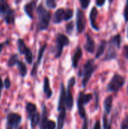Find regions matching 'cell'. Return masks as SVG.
Instances as JSON below:
<instances>
[{
    "instance_id": "obj_1",
    "label": "cell",
    "mask_w": 128,
    "mask_h": 129,
    "mask_svg": "<svg viewBox=\"0 0 128 129\" xmlns=\"http://www.w3.org/2000/svg\"><path fill=\"white\" fill-rule=\"evenodd\" d=\"M97 69V66L95 65L94 60H88L85 64L83 67V69L78 73V76H83L82 79V86L85 88L87 86V84L88 83L90 79L91 78L93 73Z\"/></svg>"
},
{
    "instance_id": "obj_44",
    "label": "cell",
    "mask_w": 128,
    "mask_h": 129,
    "mask_svg": "<svg viewBox=\"0 0 128 129\" xmlns=\"http://www.w3.org/2000/svg\"><path fill=\"white\" fill-rule=\"evenodd\" d=\"M8 42L6 41V42H5V43H1V44H0V53H1V52H2V48H3V46H4L5 45H6Z\"/></svg>"
},
{
    "instance_id": "obj_11",
    "label": "cell",
    "mask_w": 128,
    "mask_h": 129,
    "mask_svg": "<svg viewBox=\"0 0 128 129\" xmlns=\"http://www.w3.org/2000/svg\"><path fill=\"white\" fill-rule=\"evenodd\" d=\"M57 110L59 112L63 111V110H66V89H65L63 83H61V85H60V98H59V101H58Z\"/></svg>"
},
{
    "instance_id": "obj_8",
    "label": "cell",
    "mask_w": 128,
    "mask_h": 129,
    "mask_svg": "<svg viewBox=\"0 0 128 129\" xmlns=\"http://www.w3.org/2000/svg\"><path fill=\"white\" fill-rule=\"evenodd\" d=\"M22 121V117L20 114L11 113L7 116V125L12 127L13 129H19Z\"/></svg>"
},
{
    "instance_id": "obj_9",
    "label": "cell",
    "mask_w": 128,
    "mask_h": 129,
    "mask_svg": "<svg viewBox=\"0 0 128 129\" xmlns=\"http://www.w3.org/2000/svg\"><path fill=\"white\" fill-rule=\"evenodd\" d=\"M86 26V19L84 12L78 8L76 13V27L78 33H82L85 29Z\"/></svg>"
},
{
    "instance_id": "obj_7",
    "label": "cell",
    "mask_w": 128,
    "mask_h": 129,
    "mask_svg": "<svg viewBox=\"0 0 128 129\" xmlns=\"http://www.w3.org/2000/svg\"><path fill=\"white\" fill-rule=\"evenodd\" d=\"M75 84V78L72 77L68 82L67 91L66 93V108L69 110H71L73 107L74 99H73L71 88L74 87Z\"/></svg>"
},
{
    "instance_id": "obj_15",
    "label": "cell",
    "mask_w": 128,
    "mask_h": 129,
    "mask_svg": "<svg viewBox=\"0 0 128 129\" xmlns=\"http://www.w3.org/2000/svg\"><path fill=\"white\" fill-rule=\"evenodd\" d=\"M84 48L89 53H94L95 51V42L89 34H86V42Z\"/></svg>"
},
{
    "instance_id": "obj_17",
    "label": "cell",
    "mask_w": 128,
    "mask_h": 129,
    "mask_svg": "<svg viewBox=\"0 0 128 129\" xmlns=\"http://www.w3.org/2000/svg\"><path fill=\"white\" fill-rule=\"evenodd\" d=\"M82 50L81 48L78 46L77 47L76 50H75V52L73 54V57H72V65L74 68H77L78 67V62L80 60V59L82 57Z\"/></svg>"
},
{
    "instance_id": "obj_14",
    "label": "cell",
    "mask_w": 128,
    "mask_h": 129,
    "mask_svg": "<svg viewBox=\"0 0 128 129\" xmlns=\"http://www.w3.org/2000/svg\"><path fill=\"white\" fill-rule=\"evenodd\" d=\"M116 49L117 48H115V46L109 43V48L107 50L106 56L103 58V60L106 61V60H110L112 59H115L117 57V55H118Z\"/></svg>"
},
{
    "instance_id": "obj_34",
    "label": "cell",
    "mask_w": 128,
    "mask_h": 129,
    "mask_svg": "<svg viewBox=\"0 0 128 129\" xmlns=\"http://www.w3.org/2000/svg\"><path fill=\"white\" fill-rule=\"evenodd\" d=\"M79 2H80L81 6V8L83 9H86L88 7L89 4L91 3V1L90 0H80Z\"/></svg>"
},
{
    "instance_id": "obj_4",
    "label": "cell",
    "mask_w": 128,
    "mask_h": 129,
    "mask_svg": "<svg viewBox=\"0 0 128 129\" xmlns=\"http://www.w3.org/2000/svg\"><path fill=\"white\" fill-rule=\"evenodd\" d=\"M69 45V39L63 33H58L56 36V51L55 58H59L63 53V48Z\"/></svg>"
},
{
    "instance_id": "obj_47",
    "label": "cell",
    "mask_w": 128,
    "mask_h": 129,
    "mask_svg": "<svg viewBox=\"0 0 128 129\" xmlns=\"http://www.w3.org/2000/svg\"><path fill=\"white\" fill-rule=\"evenodd\" d=\"M5 129H13V128H12V127H11L10 125H7V124H6V127H5Z\"/></svg>"
},
{
    "instance_id": "obj_46",
    "label": "cell",
    "mask_w": 128,
    "mask_h": 129,
    "mask_svg": "<svg viewBox=\"0 0 128 129\" xmlns=\"http://www.w3.org/2000/svg\"><path fill=\"white\" fill-rule=\"evenodd\" d=\"M111 125H112V122H110L109 123V125H108V127H107V128L106 129H112Z\"/></svg>"
},
{
    "instance_id": "obj_21",
    "label": "cell",
    "mask_w": 128,
    "mask_h": 129,
    "mask_svg": "<svg viewBox=\"0 0 128 129\" xmlns=\"http://www.w3.org/2000/svg\"><path fill=\"white\" fill-rule=\"evenodd\" d=\"M112 102H113V97L112 95H109L105 99L104 103H103V107H104L106 114L110 113L112 107Z\"/></svg>"
},
{
    "instance_id": "obj_33",
    "label": "cell",
    "mask_w": 128,
    "mask_h": 129,
    "mask_svg": "<svg viewBox=\"0 0 128 129\" xmlns=\"http://www.w3.org/2000/svg\"><path fill=\"white\" fill-rule=\"evenodd\" d=\"M121 129H128V115L126 116L124 119L121 124Z\"/></svg>"
},
{
    "instance_id": "obj_3",
    "label": "cell",
    "mask_w": 128,
    "mask_h": 129,
    "mask_svg": "<svg viewBox=\"0 0 128 129\" xmlns=\"http://www.w3.org/2000/svg\"><path fill=\"white\" fill-rule=\"evenodd\" d=\"M93 98V95L91 94H85L84 91H81L78 94V101H77V106L78 114L81 118L85 119L86 117V111L84 110V106L88 104Z\"/></svg>"
},
{
    "instance_id": "obj_41",
    "label": "cell",
    "mask_w": 128,
    "mask_h": 129,
    "mask_svg": "<svg viewBox=\"0 0 128 129\" xmlns=\"http://www.w3.org/2000/svg\"><path fill=\"white\" fill-rule=\"evenodd\" d=\"M93 129H101V125H100V121L97 120L96 121L94 125V128Z\"/></svg>"
},
{
    "instance_id": "obj_12",
    "label": "cell",
    "mask_w": 128,
    "mask_h": 129,
    "mask_svg": "<svg viewBox=\"0 0 128 129\" xmlns=\"http://www.w3.org/2000/svg\"><path fill=\"white\" fill-rule=\"evenodd\" d=\"M98 15V11L96 7H93L91 12H90V15H89V18H90V22H91V26H92V28L97 31H98L100 29V27L97 26V17Z\"/></svg>"
},
{
    "instance_id": "obj_39",
    "label": "cell",
    "mask_w": 128,
    "mask_h": 129,
    "mask_svg": "<svg viewBox=\"0 0 128 129\" xmlns=\"http://www.w3.org/2000/svg\"><path fill=\"white\" fill-rule=\"evenodd\" d=\"M123 54H124V57L128 60V45H126L124 46V49H123Z\"/></svg>"
},
{
    "instance_id": "obj_23",
    "label": "cell",
    "mask_w": 128,
    "mask_h": 129,
    "mask_svg": "<svg viewBox=\"0 0 128 129\" xmlns=\"http://www.w3.org/2000/svg\"><path fill=\"white\" fill-rule=\"evenodd\" d=\"M5 22L7 24H14L15 21V12L14 9H11L6 15L3 17Z\"/></svg>"
},
{
    "instance_id": "obj_38",
    "label": "cell",
    "mask_w": 128,
    "mask_h": 129,
    "mask_svg": "<svg viewBox=\"0 0 128 129\" xmlns=\"http://www.w3.org/2000/svg\"><path fill=\"white\" fill-rule=\"evenodd\" d=\"M4 86L5 87V88L8 89L10 87H11V81L9 79V78H6L5 79V82H4Z\"/></svg>"
},
{
    "instance_id": "obj_48",
    "label": "cell",
    "mask_w": 128,
    "mask_h": 129,
    "mask_svg": "<svg viewBox=\"0 0 128 129\" xmlns=\"http://www.w3.org/2000/svg\"><path fill=\"white\" fill-rule=\"evenodd\" d=\"M1 94H2V90H0V98H1Z\"/></svg>"
},
{
    "instance_id": "obj_29",
    "label": "cell",
    "mask_w": 128,
    "mask_h": 129,
    "mask_svg": "<svg viewBox=\"0 0 128 129\" xmlns=\"http://www.w3.org/2000/svg\"><path fill=\"white\" fill-rule=\"evenodd\" d=\"M19 60V57H18V54H11L8 60V66L9 67H11L14 65L17 64V63L18 62Z\"/></svg>"
},
{
    "instance_id": "obj_5",
    "label": "cell",
    "mask_w": 128,
    "mask_h": 129,
    "mask_svg": "<svg viewBox=\"0 0 128 129\" xmlns=\"http://www.w3.org/2000/svg\"><path fill=\"white\" fill-rule=\"evenodd\" d=\"M73 17V10L70 8L64 9V8H59L56 11L53 22L56 24L61 23L63 20H69Z\"/></svg>"
},
{
    "instance_id": "obj_28",
    "label": "cell",
    "mask_w": 128,
    "mask_h": 129,
    "mask_svg": "<svg viewBox=\"0 0 128 129\" xmlns=\"http://www.w3.org/2000/svg\"><path fill=\"white\" fill-rule=\"evenodd\" d=\"M40 121V115L39 113L37 112L36 113L34 114V116L30 119V125L32 127V128H35L36 127V125L39 123Z\"/></svg>"
},
{
    "instance_id": "obj_20",
    "label": "cell",
    "mask_w": 128,
    "mask_h": 129,
    "mask_svg": "<svg viewBox=\"0 0 128 129\" xmlns=\"http://www.w3.org/2000/svg\"><path fill=\"white\" fill-rule=\"evenodd\" d=\"M12 8L10 7L9 4L4 0H1L0 1V15H2V17H4L5 15H6Z\"/></svg>"
},
{
    "instance_id": "obj_24",
    "label": "cell",
    "mask_w": 128,
    "mask_h": 129,
    "mask_svg": "<svg viewBox=\"0 0 128 129\" xmlns=\"http://www.w3.org/2000/svg\"><path fill=\"white\" fill-rule=\"evenodd\" d=\"M106 45H107V42L106 40H102L98 46V48H97V51L96 53V56L95 57L96 58H100L104 53L105 51V49L106 48Z\"/></svg>"
},
{
    "instance_id": "obj_13",
    "label": "cell",
    "mask_w": 128,
    "mask_h": 129,
    "mask_svg": "<svg viewBox=\"0 0 128 129\" xmlns=\"http://www.w3.org/2000/svg\"><path fill=\"white\" fill-rule=\"evenodd\" d=\"M36 8V2H30L26 3L24 5V11L26 14V15L30 18L33 19L34 18V11Z\"/></svg>"
},
{
    "instance_id": "obj_37",
    "label": "cell",
    "mask_w": 128,
    "mask_h": 129,
    "mask_svg": "<svg viewBox=\"0 0 128 129\" xmlns=\"http://www.w3.org/2000/svg\"><path fill=\"white\" fill-rule=\"evenodd\" d=\"M103 128L106 129L108 125H109V122H108V119H107V116H106V113L103 115Z\"/></svg>"
},
{
    "instance_id": "obj_2",
    "label": "cell",
    "mask_w": 128,
    "mask_h": 129,
    "mask_svg": "<svg viewBox=\"0 0 128 129\" xmlns=\"http://www.w3.org/2000/svg\"><path fill=\"white\" fill-rule=\"evenodd\" d=\"M37 14L38 18V26L40 30H45L49 26L51 20V13L40 4L37 8Z\"/></svg>"
},
{
    "instance_id": "obj_43",
    "label": "cell",
    "mask_w": 128,
    "mask_h": 129,
    "mask_svg": "<svg viewBox=\"0 0 128 129\" xmlns=\"http://www.w3.org/2000/svg\"><path fill=\"white\" fill-rule=\"evenodd\" d=\"M95 95H96V99H97V101H96V109H97L98 107V94L97 92H95Z\"/></svg>"
},
{
    "instance_id": "obj_22",
    "label": "cell",
    "mask_w": 128,
    "mask_h": 129,
    "mask_svg": "<svg viewBox=\"0 0 128 129\" xmlns=\"http://www.w3.org/2000/svg\"><path fill=\"white\" fill-rule=\"evenodd\" d=\"M66 117V110L60 111V113H59V116L57 117V129L63 128Z\"/></svg>"
},
{
    "instance_id": "obj_25",
    "label": "cell",
    "mask_w": 128,
    "mask_h": 129,
    "mask_svg": "<svg viewBox=\"0 0 128 129\" xmlns=\"http://www.w3.org/2000/svg\"><path fill=\"white\" fill-rule=\"evenodd\" d=\"M17 65L18 67L20 76L21 77H25L27 74V67H26L25 63H23L21 60H18V62L17 63Z\"/></svg>"
},
{
    "instance_id": "obj_27",
    "label": "cell",
    "mask_w": 128,
    "mask_h": 129,
    "mask_svg": "<svg viewBox=\"0 0 128 129\" xmlns=\"http://www.w3.org/2000/svg\"><path fill=\"white\" fill-rule=\"evenodd\" d=\"M17 49H18L19 53L20 54H25L28 48L26 47L24 41L22 39H17Z\"/></svg>"
},
{
    "instance_id": "obj_45",
    "label": "cell",
    "mask_w": 128,
    "mask_h": 129,
    "mask_svg": "<svg viewBox=\"0 0 128 129\" xmlns=\"http://www.w3.org/2000/svg\"><path fill=\"white\" fill-rule=\"evenodd\" d=\"M4 86V84L2 82V76H0V90H2V88H3Z\"/></svg>"
},
{
    "instance_id": "obj_16",
    "label": "cell",
    "mask_w": 128,
    "mask_h": 129,
    "mask_svg": "<svg viewBox=\"0 0 128 129\" xmlns=\"http://www.w3.org/2000/svg\"><path fill=\"white\" fill-rule=\"evenodd\" d=\"M49 120L48 119V110L45 104L42 105V115L39 122V128L40 129H47V126L48 124Z\"/></svg>"
},
{
    "instance_id": "obj_36",
    "label": "cell",
    "mask_w": 128,
    "mask_h": 129,
    "mask_svg": "<svg viewBox=\"0 0 128 129\" xmlns=\"http://www.w3.org/2000/svg\"><path fill=\"white\" fill-rule=\"evenodd\" d=\"M56 127H57L56 123L52 120H49L48 126H47V129H55Z\"/></svg>"
},
{
    "instance_id": "obj_6",
    "label": "cell",
    "mask_w": 128,
    "mask_h": 129,
    "mask_svg": "<svg viewBox=\"0 0 128 129\" xmlns=\"http://www.w3.org/2000/svg\"><path fill=\"white\" fill-rule=\"evenodd\" d=\"M125 78L119 74H115L108 84L107 89L109 91L118 92L124 85Z\"/></svg>"
},
{
    "instance_id": "obj_30",
    "label": "cell",
    "mask_w": 128,
    "mask_h": 129,
    "mask_svg": "<svg viewBox=\"0 0 128 129\" xmlns=\"http://www.w3.org/2000/svg\"><path fill=\"white\" fill-rule=\"evenodd\" d=\"M25 59L26 60V62L29 63V64H31L32 63V60H33V56H32V51L28 48L26 52L25 53Z\"/></svg>"
},
{
    "instance_id": "obj_19",
    "label": "cell",
    "mask_w": 128,
    "mask_h": 129,
    "mask_svg": "<svg viewBox=\"0 0 128 129\" xmlns=\"http://www.w3.org/2000/svg\"><path fill=\"white\" fill-rule=\"evenodd\" d=\"M26 114H27V117L28 119H31L35 113H37V107L36 105L32 104V103H27L26 105Z\"/></svg>"
},
{
    "instance_id": "obj_50",
    "label": "cell",
    "mask_w": 128,
    "mask_h": 129,
    "mask_svg": "<svg viewBox=\"0 0 128 129\" xmlns=\"http://www.w3.org/2000/svg\"><path fill=\"white\" fill-rule=\"evenodd\" d=\"M127 94H128V85H127Z\"/></svg>"
},
{
    "instance_id": "obj_31",
    "label": "cell",
    "mask_w": 128,
    "mask_h": 129,
    "mask_svg": "<svg viewBox=\"0 0 128 129\" xmlns=\"http://www.w3.org/2000/svg\"><path fill=\"white\" fill-rule=\"evenodd\" d=\"M73 29H74V23L73 22H70L66 26V33L69 34V35H71L72 31H73Z\"/></svg>"
},
{
    "instance_id": "obj_35",
    "label": "cell",
    "mask_w": 128,
    "mask_h": 129,
    "mask_svg": "<svg viewBox=\"0 0 128 129\" xmlns=\"http://www.w3.org/2000/svg\"><path fill=\"white\" fill-rule=\"evenodd\" d=\"M124 20L126 22H128V1L126 2V5L124 10Z\"/></svg>"
},
{
    "instance_id": "obj_18",
    "label": "cell",
    "mask_w": 128,
    "mask_h": 129,
    "mask_svg": "<svg viewBox=\"0 0 128 129\" xmlns=\"http://www.w3.org/2000/svg\"><path fill=\"white\" fill-rule=\"evenodd\" d=\"M43 90H44V93L45 94L47 98L48 99L51 98L52 94H53V92H52V90H51V86H50V80H49V79L47 76L45 77V79H44Z\"/></svg>"
},
{
    "instance_id": "obj_40",
    "label": "cell",
    "mask_w": 128,
    "mask_h": 129,
    "mask_svg": "<svg viewBox=\"0 0 128 129\" xmlns=\"http://www.w3.org/2000/svg\"><path fill=\"white\" fill-rule=\"evenodd\" d=\"M81 129H88V120L87 118H85L84 119V122H83Z\"/></svg>"
},
{
    "instance_id": "obj_26",
    "label": "cell",
    "mask_w": 128,
    "mask_h": 129,
    "mask_svg": "<svg viewBox=\"0 0 128 129\" xmlns=\"http://www.w3.org/2000/svg\"><path fill=\"white\" fill-rule=\"evenodd\" d=\"M109 43L113 45L114 46H115L116 48H120L121 47V37L120 34H117L114 36H112L110 39Z\"/></svg>"
},
{
    "instance_id": "obj_49",
    "label": "cell",
    "mask_w": 128,
    "mask_h": 129,
    "mask_svg": "<svg viewBox=\"0 0 128 129\" xmlns=\"http://www.w3.org/2000/svg\"><path fill=\"white\" fill-rule=\"evenodd\" d=\"M127 37H128V27H127Z\"/></svg>"
},
{
    "instance_id": "obj_10",
    "label": "cell",
    "mask_w": 128,
    "mask_h": 129,
    "mask_svg": "<svg viewBox=\"0 0 128 129\" xmlns=\"http://www.w3.org/2000/svg\"><path fill=\"white\" fill-rule=\"evenodd\" d=\"M47 48V44L45 43L38 50V58H37V60L35 62V63L34 64V67L31 71V76H35L36 74H37V70H38V67L39 66V64L41 63V58L44 55V53L45 51V49Z\"/></svg>"
},
{
    "instance_id": "obj_32",
    "label": "cell",
    "mask_w": 128,
    "mask_h": 129,
    "mask_svg": "<svg viewBox=\"0 0 128 129\" xmlns=\"http://www.w3.org/2000/svg\"><path fill=\"white\" fill-rule=\"evenodd\" d=\"M45 4L47 7L51 8H55L57 6V2L54 0H46Z\"/></svg>"
},
{
    "instance_id": "obj_42",
    "label": "cell",
    "mask_w": 128,
    "mask_h": 129,
    "mask_svg": "<svg viewBox=\"0 0 128 129\" xmlns=\"http://www.w3.org/2000/svg\"><path fill=\"white\" fill-rule=\"evenodd\" d=\"M105 3H106L105 0H97V1H96V5L97 6H99V7H102Z\"/></svg>"
}]
</instances>
